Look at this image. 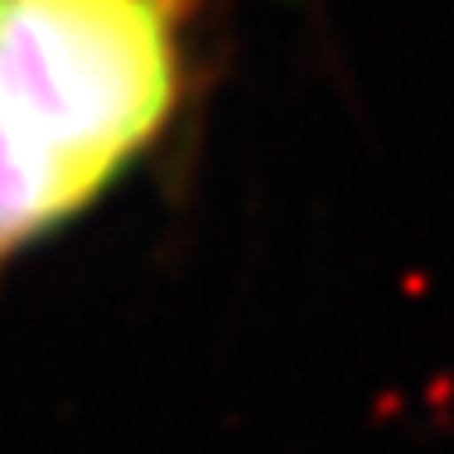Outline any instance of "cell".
I'll list each match as a JSON object with an SVG mask.
<instances>
[{"mask_svg": "<svg viewBox=\"0 0 454 454\" xmlns=\"http://www.w3.org/2000/svg\"><path fill=\"white\" fill-rule=\"evenodd\" d=\"M199 0H0V290L169 136Z\"/></svg>", "mask_w": 454, "mask_h": 454, "instance_id": "obj_1", "label": "cell"}]
</instances>
